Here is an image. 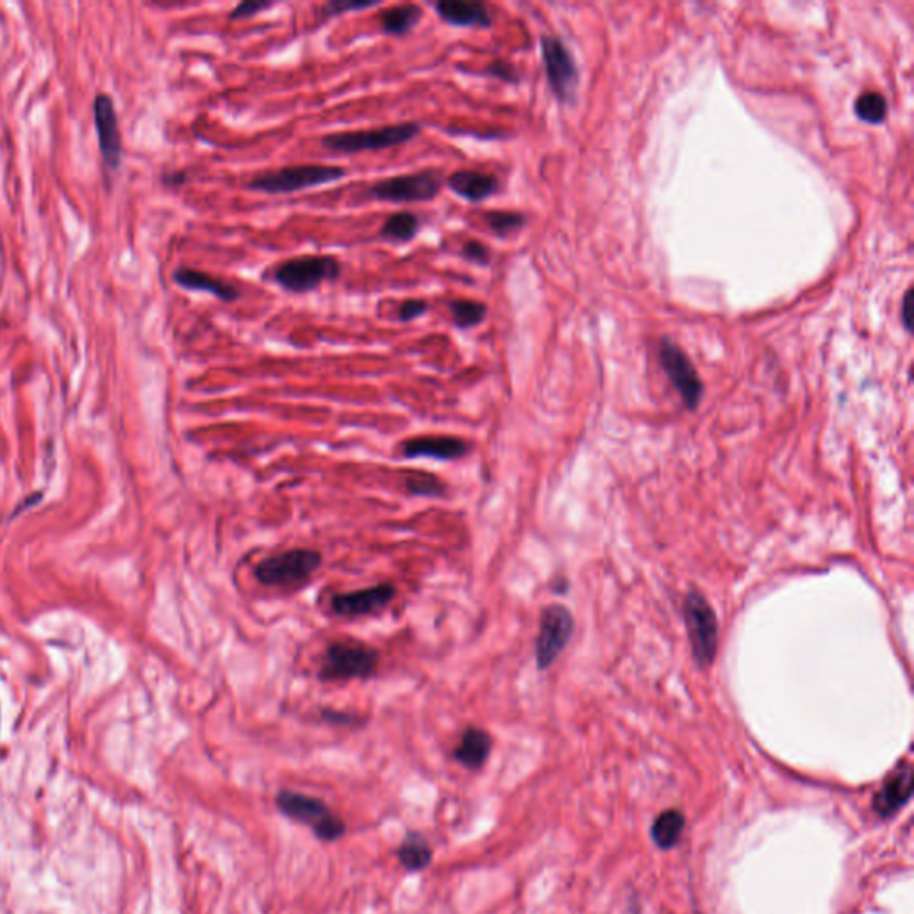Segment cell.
<instances>
[{
  "instance_id": "5bb4252c",
  "label": "cell",
  "mask_w": 914,
  "mask_h": 914,
  "mask_svg": "<svg viewBox=\"0 0 914 914\" xmlns=\"http://www.w3.org/2000/svg\"><path fill=\"white\" fill-rule=\"evenodd\" d=\"M434 9L438 17L452 27L488 29L493 24L486 4L479 0H441L434 4Z\"/></svg>"
},
{
  "instance_id": "e0dca14e",
  "label": "cell",
  "mask_w": 914,
  "mask_h": 914,
  "mask_svg": "<svg viewBox=\"0 0 914 914\" xmlns=\"http://www.w3.org/2000/svg\"><path fill=\"white\" fill-rule=\"evenodd\" d=\"M913 795V772L909 768L893 773L888 781L884 782L879 793L873 800V811L877 815L891 816L898 809L906 806L907 800Z\"/></svg>"
},
{
  "instance_id": "cb8c5ba5",
  "label": "cell",
  "mask_w": 914,
  "mask_h": 914,
  "mask_svg": "<svg viewBox=\"0 0 914 914\" xmlns=\"http://www.w3.org/2000/svg\"><path fill=\"white\" fill-rule=\"evenodd\" d=\"M402 866L409 872H418L429 866L433 859V850L420 834H409L399 850Z\"/></svg>"
},
{
  "instance_id": "603a6c76",
  "label": "cell",
  "mask_w": 914,
  "mask_h": 914,
  "mask_svg": "<svg viewBox=\"0 0 914 914\" xmlns=\"http://www.w3.org/2000/svg\"><path fill=\"white\" fill-rule=\"evenodd\" d=\"M450 313H452V324L456 325L461 331H468L472 327L481 325L486 320L488 308L479 300L456 299L449 302Z\"/></svg>"
},
{
  "instance_id": "2e32d148",
  "label": "cell",
  "mask_w": 914,
  "mask_h": 914,
  "mask_svg": "<svg viewBox=\"0 0 914 914\" xmlns=\"http://www.w3.org/2000/svg\"><path fill=\"white\" fill-rule=\"evenodd\" d=\"M450 192L468 202H482L499 192V179L477 170H457L447 179Z\"/></svg>"
},
{
  "instance_id": "3957f363",
  "label": "cell",
  "mask_w": 914,
  "mask_h": 914,
  "mask_svg": "<svg viewBox=\"0 0 914 914\" xmlns=\"http://www.w3.org/2000/svg\"><path fill=\"white\" fill-rule=\"evenodd\" d=\"M377 665L379 654L372 647L356 641H336L325 652L318 675L322 681L366 679L375 674Z\"/></svg>"
},
{
  "instance_id": "5b68a950",
  "label": "cell",
  "mask_w": 914,
  "mask_h": 914,
  "mask_svg": "<svg viewBox=\"0 0 914 914\" xmlns=\"http://www.w3.org/2000/svg\"><path fill=\"white\" fill-rule=\"evenodd\" d=\"M322 565V556L315 550L295 549L261 561L254 574L265 586H299L308 581Z\"/></svg>"
},
{
  "instance_id": "30bf717a",
  "label": "cell",
  "mask_w": 914,
  "mask_h": 914,
  "mask_svg": "<svg viewBox=\"0 0 914 914\" xmlns=\"http://www.w3.org/2000/svg\"><path fill=\"white\" fill-rule=\"evenodd\" d=\"M541 54L554 95L563 102L574 100L577 90V67L572 54L561 40L550 36L541 38Z\"/></svg>"
},
{
  "instance_id": "7402d4cb",
  "label": "cell",
  "mask_w": 914,
  "mask_h": 914,
  "mask_svg": "<svg viewBox=\"0 0 914 914\" xmlns=\"http://www.w3.org/2000/svg\"><path fill=\"white\" fill-rule=\"evenodd\" d=\"M418 233H420V218L409 211L393 213L386 218V222L381 227V238L391 241V243H408V241L415 240Z\"/></svg>"
},
{
  "instance_id": "d4e9b609",
  "label": "cell",
  "mask_w": 914,
  "mask_h": 914,
  "mask_svg": "<svg viewBox=\"0 0 914 914\" xmlns=\"http://www.w3.org/2000/svg\"><path fill=\"white\" fill-rule=\"evenodd\" d=\"M888 113V104L881 93H865L856 102V115L868 124H881Z\"/></svg>"
},
{
  "instance_id": "ffe728a7",
  "label": "cell",
  "mask_w": 914,
  "mask_h": 914,
  "mask_svg": "<svg viewBox=\"0 0 914 914\" xmlns=\"http://www.w3.org/2000/svg\"><path fill=\"white\" fill-rule=\"evenodd\" d=\"M424 11L416 4H400L393 8L384 9L381 13L383 33L390 36H406L420 24Z\"/></svg>"
},
{
  "instance_id": "52a82bcc",
  "label": "cell",
  "mask_w": 914,
  "mask_h": 914,
  "mask_svg": "<svg viewBox=\"0 0 914 914\" xmlns=\"http://www.w3.org/2000/svg\"><path fill=\"white\" fill-rule=\"evenodd\" d=\"M684 620L691 649L698 666H709L718 649V622L715 611L702 595L690 593L684 600Z\"/></svg>"
},
{
  "instance_id": "f1b7e54d",
  "label": "cell",
  "mask_w": 914,
  "mask_h": 914,
  "mask_svg": "<svg viewBox=\"0 0 914 914\" xmlns=\"http://www.w3.org/2000/svg\"><path fill=\"white\" fill-rule=\"evenodd\" d=\"M377 2L372 0V2H365V0H358V2H341V0H336V2H329L327 6H324V15L325 17H338V15H343L347 11H363V9L375 8Z\"/></svg>"
},
{
  "instance_id": "ac0fdd59",
  "label": "cell",
  "mask_w": 914,
  "mask_h": 914,
  "mask_svg": "<svg viewBox=\"0 0 914 914\" xmlns=\"http://www.w3.org/2000/svg\"><path fill=\"white\" fill-rule=\"evenodd\" d=\"M174 281L184 290L204 291L222 302H234L240 297V291L238 288H234L233 284L225 283L218 277L200 272L195 268H188V266H179L175 270Z\"/></svg>"
},
{
  "instance_id": "277c9868",
  "label": "cell",
  "mask_w": 914,
  "mask_h": 914,
  "mask_svg": "<svg viewBox=\"0 0 914 914\" xmlns=\"http://www.w3.org/2000/svg\"><path fill=\"white\" fill-rule=\"evenodd\" d=\"M341 265L334 256H299L275 268L274 281L291 293H308L340 275Z\"/></svg>"
},
{
  "instance_id": "ba28073f",
  "label": "cell",
  "mask_w": 914,
  "mask_h": 914,
  "mask_svg": "<svg viewBox=\"0 0 914 914\" xmlns=\"http://www.w3.org/2000/svg\"><path fill=\"white\" fill-rule=\"evenodd\" d=\"M441 192V175L436 170H424L416 174L388 177L372 184L368 195L381 202L393 204H415L431 202Z\"/></svg>"
},
{
  "instance_id": "f546056e",
  "label": "cell",
  "mask_w": 914,
  "mask_h": 914,
  "mask_svg": "<svg viewBox=\"0 0 914 914\" xmlns=\"http://www.w3.org/2000/svg\"><path fill=\"white\" fill-rule=\"evenodd\" d=\"M427 311H429V304L425 300L409 299L400 304L397 315H399L400 322L406 324V322H413L416 318L424 316Z\"/></svg>"
},
{
  "instance_id": "d6986e66",
  "label": "cell",
  "mask_w": 914,
  "mask_h": 914,
  "mask_svg": "<svg viewBox=\"0 0 914 914\" xmlns=\"http://www.w3.org/2000/svg\"><path fill=\"white\" fill-rule=\"evenodd\" d=\"M490 734L477 727H470L463 732L456 748V759L470 770H479L490 757Z\"/></svg>"
},
{
  "instance_id": "484cf974",
  "label": "cell",
  "mask_w": 914,
  "mask_h": 914,
  "mask_svg": "<svg viewBox=\"0 0 914 914\" xmlns=\"http://www.w3.org/2000/svg\"><path fill=\"white\" fill-rule=\"evenodd\" d=\"M484 220L488 222L491 233L500 238H506L515 231H520L525 225L524 215L520 213H507V211H488L484 213Z\"/></svg>"
},
{
  "instance_id": "4dcf8cb0",
  "label": "cell",
  "mask_w": 914,
  "mask_h": 914,
  "mask_svg": "<svg viewBox=\"0 0 914 914\" xmlns=\"http://www.w3.org/2000/svg\"><path fill=\"white\" fill-rule=\"evenodd\" d=\"M272 6H274V2L245 0V2H241L231 11L229 20H245V18L254 17V15H258L259 11H265V9L272 8Z\"/></svg>"
},
{
  "instance_id": "4316f807",
  "label": "cell",
  "mask_w": 914,
  "mask_h": 914,
  "mask_svg": "<svg viewBox=\"0 0 914 914\" xmlns=\"http://www.w3.org/2000/svg\"><path fill=\"white\" fill-rule=\"evenodd\" d=\"M408 490L413 493V495H443L445 493V484L434 477V475H415V477H409Z\"/></svg>"
},
{
  "instance_id": "83f0119b",
  "label": "cell",
  "mask_w": 914,
  "mask_h": 914,
  "mask_svg": "<svg viewBox=\"0 0 914 914\" xmlns=\"http://www.w3.org/2000/svg\"><path fill=\"white\" fill-rule=\"evenodd\" d=\"M461 258L470 261V263H475V265L488 266L491 261V252L482 241L470 240L463 245Z\"/></svg>"
},
{
  "instance_id": "836d02e7",
  "label": "cell",
  "mask_w": 914,
  "mask_h": 914,
  "mask_svg": "<svg viewBox=\"0 0 914 914\" xmlns=\"http://www.w3.org/2000/svg\"><path fill=\"white\" fill-rule=\"evenodd\" d=\"M184 181H186V175H184V174H175V175H172V177H170V179H167V183H172V184H181V183H184Z\"/></svg>"
},
{
  "instance_id": "9c48e42d",
  "label": "cell",
  "mask_w": 914,
  "mask_h": 914,
  "mask_svg": "<svg viewBox=\"0 0 914 914\" xmlns=\"http://www.w3.org/2000/svg\"><path fill=\"white\" fill-rule=\"evenodd\" d=\"M574 631V620L563 606H549L541 615L540 634L536 641V661L541 670L549 668L563 652Z\"/></svg>"
},
{
  "instance_id": "4fadbf2b",
  "label": "cell",
  "mask_w": 914,
  "mask_h": 914,
  "mask_svg": "<svg viewBox=\"0 0 914 914\" xmlns=\"http://www.w3.org/2000/svg\"><path fill=\"white\" fill-rule=\"evenodd\" d=\"M395 599V588L391 584H379L366 590L352 591L336 595L331 600L334 613L345 618L370 615L388 606Z\"/></svg>"
},
{
  "instance_id": "8fae6325",
  "label": "cell",
  "mask_w": 914,
  "mask_h": 914,
  "mask_svg": "<svg viewBox=\"0 0 914 914\" xmlns=\"http://www.w3.org/2000/svg\"><path fill=\"white\" fill-rule=\"evenodd\" d=\"M661 365L665 368L668 379L674 384L675 390L681 395L682 402L690 409H695L702 399V381L698 379L695 368L691 365L688 356L682 352L672 341H663L659 349Z\"/></svg>"
},
{
  "instance_id": "9a60e30c",
  "label": "cell",
  "mask_w": 914,
  "mask_h": 914,
  "mask_svg": "<svg viewBox=\"0 0 914 914\" xmlns=\"http://www.w3.org/2000/svg\"><path fill=\"white\" fill-rule=\"evenodd\" d=\"M468 452L465 441L454 436H418L402 445L406 457H431L440 461H456Z\"/></svg>"
},
{
  "instance_id": "d6a6232c",
  "label": "cell",
  "mask_w": 914,
  "mask_h": 914,
  "mask_svg": "<svg viewBox=\"0 0 914 914\" xmlns=\"http://www.w3.org/2000/svg\"><path fill=\"white\" fill-rule=\"evenodd\" d=\"M909 302H911V293H907L906 299L902 302V318L907 331H911V322H909Z\"/></svg>"
},
{
  "instance_id": "44dd1931",
  "label": "cell",
  "mask_w": 914,
  "mask_h": 914,
  "mask_svg": "<svg viewBox=\"0 0 914 914\" xmlns=\"http://www.w3.org/2000/svg\"><path fill=\"white\" fill-rule=\"evenodd\" d=\"M684 823L686 820L679 811H675V809L663 811L652 823V831H650L652 840L657 847L663 848V850L675 847L684 831Z\"/></svg>"
},
{
  "instance_id": "7a4b0ae2",
  "label": "cell",
  "mask_w": 914,
  "mask_h": 914,
  "mask_svg": "<svg viewBox=\"0 0 914 914\" xmlns=\"http://www.w3.org/2000/svg\"><path fill=\"white\" fill-rule=\"evenodd\" d=\"M422 133V125L416 122L384 125L368 131H350V133L327 134L322 138L325 149L338 154H359L374 150L391 149L415 140Z\"/></svg>"
},
{
  "instance_id": "1f68e13d",
  "label": "cell",
  "mask_w": 914,
  "mask_h": 914,
  "mask_svg": "<svg viewBox=\"0 0 914 914\" xmlns=\"http://www.w3.org/2000/svg\"><path fill=\"white\" fill-rule=\"evenodd\" d=\"M484 72L491 75V77H497L504 83H518L520 81L518 75H516L515 68L511 67L506 59H493Z\"/></svg>"
},
{
  "instance_id": "8992f818",
  "label": "cell",
  "mask_w": 914,
  "mask_h": 914,
  "mask_svg": "<svg viewBox=\"0 0 914 914\" xmlns=\"http://www.w3.org/2000/svg\"><path fill=\"white\" fill-rule=\"evenodd\" d=\"M277 806L281 807L284 815L290 816L291 820L311 827L320 840H338L345 832V823L341 822L340 816L333 813L318 798L283 791L277 797Z\"/></svg>"
},
{
  "instance_id": "6da1fadb",
  "label": "cell",
  "mask_w": 914,
  "mask_h": 914,
  "mask_svg": "<svg viewBox=\"0 0 914 914\" xmlns=\"http://www.w3.org/2000/svg\"><path fill=\"white\" fill-rule=\"evenodd\" d=\"M347 177V170L329 165H293V167L268 170L250 179L247 188L266 195L297 193L324 184L340 183Z\"/></svg>"
},
{
  "instance_id": "7c38bea8",
  "label": "cell",
  "mask_w": 914,
  "mask_h": 914,
  "mask_svg": "<svg viewBox=\"0 0 914 914\" xmlns=\"http://www.w3.org/2000/svg\"><path fill=\"white\" fill-rule=\"evenodd\" d=\"M93 115L102 158L108 163V167L117 168L122 159V136L113 99L106 93H99L93 104Z\"/></svg>"
}]
</instances>
